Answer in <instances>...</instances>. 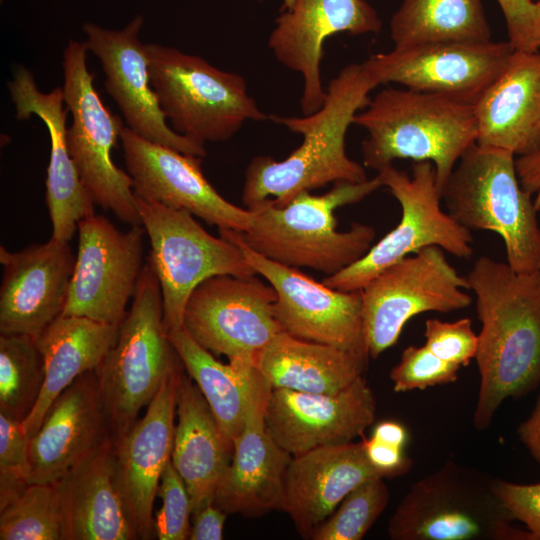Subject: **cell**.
Wrapping results in <instances>:
<instances>
[{"label":"cell","mask_w":540,"mask_h":540,"mask_svg":"<svg viewBox=\"0 0 540 540\" xmlns=\"http://www.w3.org/2000/svg\"><path fill=\"white\" fill-rule=\"evenodd\" d=\"M466 280L481 322L473 424L482 431L506 399L523 396L540 384V268L517 273L507 263L483 256Z\"/></svg>","instance_id":"1"},{"label":"cell","mask_w":540,"mask_h":540,"mask_svg":"<svg viewBox=\"0 0 540 540\" xmlns=\"http://www.w3.org/2000/svg\"><path fill=\"white\" fill-rule=\"evenodd\" d=\"M378 85L363 63L340 70L327 89L323 106L310 115H270L275 123L303 136V142L284 160L256 156L245 169L242 202L253 209L266 200L285 206L298 194L329 183L368 180L364 167L346 153L345 137L353 118L369 102Z\"/></svg>","instance_id":"2"},{"label":"cell","mask_w":540,"mask_h":540,"mask_svg":"<svg viewBox=\"0 0 540 540\" xmlns=\"http://www.w3.org/2000/svg\"><path fill=\"white\" fill-rule=\"evenodd\" d=\"M353 124L368 133L362 142L364 166L380 171L396 159L430 161L441 196L478 134L474 105L408 88L381 90Z\"/></svg>","instance_id":"3"},{"label":"cell","mask_w":540,"mask_h":540,"mask_svg":"<svg viewBox=\"0 0 540 540\" xmlns=\"http://www.w3.org/2000/svg\"><path fill=\"white\" fill-rule=\"evenodd\" d=\"M382 187L378 176L361 183L336 182L323 195L298 194L285 206L266 200L253 209L252 221L240 239L262 256L290 267L336 274L362 258L373 245L372 226L353 223L337 231L335 210L361 201Z\"/></svg>","instance_id":"4"},{"label":"cell","mask_w":540,"mask_h":540,"mask_svg":"<svg viewBox=\"0 0 540 540\" xmlns=\"http://www.w3.org/2000/svg\"><path fill=\"white\" fill-rule=\"evenodd\" d=\"M514 154L478 144L460 158L442 192L447 212L469 230L498 234L517 273L540 268L537 208L518 179Z\"/></svg>","instance_id":"5"},{"label":"cell","mask_w":540,"mask_h":540,"mask_svg":"<svg viewBox=\"0 0 540 540\" xmlns=\"http://www.w3.org/2000/svg\"><path fill=\"white\" fill-rule=\"evenodd\" d=\"M182 365L164 325L159 281L147 261L117 340L97 368L114 438L133 426L166 377Z\"/></svg>","instance_id":"6"},{"label":"cell","mask_w":540,"mask_h":540,"mask_svg":"<svg viewBox=\"0 0 540 540\" xmlns=\"http://www.w3.org/2000/svg\"><path fill=\"white\" fill-rule=\"evenodd\" d=\"M482 473L447 462L416 481L388 522L393 540H532Z\"/></svg>","instance_id":"7"},{"label":"cell","mask_w":540,"mask_h":540,"mask_svg":"<svg viewBox=\"0 0 540 540\" xmlns=\"http://www.w3.org/2000/svg\"><path fill=\"white\" fill-rule=\"evenodd\" d=\"M151 85L171 128L195 142H223L247 121L268 119L243 76L174 47L146 43Z\"/></svg>","instance_id":"8"},{"label":"cell","mask_w":540,"mask_h":540,"mask_svg":"<svg viewBox=\"0 0 540 540\" xmlns=\"http://www.w3.org/2000/svg\"><path fill=\"white\" fill-rule=\"evenodd\" d=\"M382 186L399 202L402 214L397 226L373 244L352 265L327 276L323 283L342 291L362 290L387 267L418 251L437 246L458 258L473 255V237L440 205L435 166L430 161L412 165V173L393 164L378 171Z\"/></svg>","instance_id":"9"},{"label":"cell","mask_w":540,"mask_h":540,"mask_svg":"<svg viewBox=\"0 0 540 540\" xmlns=\"http://www.w3.org/2000/svg\"><path fill=\"white\" fill-rule=\"evenodd\" d=\"M135 197L151 245L147 261L160 284L167 333L183 328L187 300L204 280L257 274L236 244L209 234L190 212Z\"/></svg>","instance_id":"10"},{"label":"cell","mask_w":540,"mask_h":540,"mask_svg":"<svg viewBox=\"0 0 540 540\" xmlns=\"http://www.w3.org/2000/svg\"><path fill=\"white\" fill-rule=\"evenodd\" d=\"M85 42L70 40L63 53L64 102L72 116L66 146L92 200L130 226L142 225L133 181L112 161V148L126 125L111 113L94 86L87 67Z\"/></svg>","instance_id":"11"},{"label":"cell","mask_w":540,"mask_h":540,"mask_svg":"<svg viewBox=\"0 0 540 540\" xmlns=\"http://www.w3.org/2000/svg\"><path fill=\"white\" fill-rule=\"evenodd\" d=\"M444 250L424 248L375 276L362 291V315L369 357L377 358L399 339L405 324L425 312L466 308L471 297Z\"/></svg>","instance_id":"12"},{"label":"cell","mask_w":540,"mask_h":540,"mask_svg":"<svg viewBox=\"0 0 540 540\" xmlns=\"http://www.w3.org/2000/svg\"><path fill=\"white\" fill-rule=\"evenodd\" d=\"M275 289L254 276L215 275L187 300L183 327L204 349L255 364L283 331L273 313Z\"/></svg>","instance_id":"13"},{"label":"cell","mask_w":540,"mask_h":540,"mask_svg":"<svg viewBox=\"0 0 540 540\" xmlns=\"http://www.w3.org/2000/svg\"><path fill=\"white\" fill-rule=\"evenodd\" d=\"M236 244L257 274L275 289L273 313L284 332L369 358L362 315V291H342L270 260L248 247L237 231L219 229Z\"/></svg>","instance_id":"14"},{"label":"cell","mask_w":540,"mask_h":540,"mask_svg":"<svg viewBox=\"0 0 540 540\" xmlns=\"http://www.w3.org/2000/svg\"><path fill=\"white\" fill-rule=\"evenodd\" d=\"M78 250L62 315L119 325L143 269L145 228L121 231L92 214L78 223Z\"/></svg>","instance_id":"15"},{"label":"cell","mask_w":540,"mask_h":540,"mask_svg":"<svg viewBox=\"0 0 540 540\" xmlns=\"http://www.w3.org/2000/svg\"><path fill=\"white\" fill-rule=\"evenodd\" d=\"M513 52L508 41L441 42L373 54L363 65L377 85L397 83L474 105Z\"/></svg>","instance_id":"16"},{"label":"cell","mask_w":540,"mask_h":540,"mask_svg":"<svg viewBox=\"0 0 540 540\" xmlns=\"http://www.w3.org/2000/svg\"><path fill=\"white\" fill-rule=\"evenodd\" d=\"M143 18L137 15L121 30L85 23V44L99 59L104 86L121 111L126 127L142 138L188 155L206 156L205 145L168 125L151 85L146 43L139 39Z\"/></svg>","instance_id":"17"},{"label":"cell","mask_w":540,"mask_h":540,"mask_svg":"<svg viewBox=\"0 0 540 540\" xmlns=\"http://www.w3.org/2000/svg\"><path fill=\"white\" fill-rule=\"evenodd\" d=\"M120 141L136 195L184 209L219 229H249L252 212L217 192L202 172L201 157L148 141L126 126Z\"/></svg>","instance_id":"18"},{"label":"cell","mask_w":540,"mask_h":540,"mask_svg":"<svg viewBox=\"0 0 540 540\" xmlns=\"http://www.w3.org/2000/svg\"><path fill=\"white\" fill-rule=\"evenodd\" d=\"M382 22L365 0H295L275 19L268 46L275 58L303 77L301 110L310 115L326 99L320 63L325 40L336 33H378Z\"/></svg>","instance_id":"19"},{"label":"cell","mask_w":540,"mask_h":540,"mask_svg":"<svg viewBox=\"0 0 540 540\" xmlns=\"http://www.w3.org/2000/svg\"><path fill=\"white\" fill-rule=\"evenodd\" d=\"M376 400L361 376L337 393L273 389L265 423L276 443L291 456L323 446L351 443L373 424Z\"/></svg>","instance_id":"20"},{"label":"cell","mask_w":540,"mask_h":540,"mask_svg":"<svg viewBox=\"0 0 540 540\" xmlns=\"http://www.w3.org/2000/svg\"><path fill=\"white\" fill-rule=\"evenodd\" d=\"M76 261L67 241L51 237L11 252L0 246V334L36 339L62 315Z\"/></svg>","instance_id":"21"},{"label":"cell","mask_w":540,"mask_h":540,"mask_svg":"<svg viewBox=\"0 0 540 540\" xmlns=\"http://www.w3.org/2000/svg\"><path fill=\"white\" fill-rule=\"evenodd\" d=\"M183 367L166 377L144 416L113 440L116 482L137 537L142 540L155 536L153 504L172 456L176 389Z\"/></svg>","instance_id":"22"},{"label":"cell","mask_w":540,"mask_h":540,"mask_svg":"<svg viewBox=\"0 0 540 540\" xmlns=\"http://www.w3.org/2000/svg\"><path fill=\"white\" fill-rule=\"evenodd\" d=\"M114 439L97 369L80 375L53 402L29 439V484L55 483Z\"/></svg>","instance_id":"23"},{"label":"cell","mask_w":540,"mask_h":540,"mask_svg":"<svg viewBox=\"0 0 540 540\" xmlns=\"http://www.w3.org/2000/svg\"><path fill=\"white\" fill-rule=\"evenodd\" d=\"M16 117L40 118L50 137V158L47 167L45 201L52 225L51 237L69 242L78 223L94 214V201L84 186L66 146V119L62 87L49 92L39 90L33 74L18 66L8 84Z\"/></svg>","instance_id":"24"},{"label":"cell","mask_w":540,"mask_h":540,"mask_svg":"<svg viewBox=\"0 0 540 540\" xmlns=\"http://www.w3.org/2000/svg\"><path fill=\"white\" fill-rule=\"evenodd\" d=\"M375 477L384 478L369 461L363 442L312 449L292 456L281 509L299 534L311 539L354 488Z\"/></svg>","instance_id":"25"},{"label":"cell","mask_w":540,"mask_h":540,"mask_svg":"<svg viewBox=\"0 0 540 540\" xmlns=\"http://www.w3.org/2000/svg\"><path fill=\"white\" fill-rule=\"evenodd\" d=\"M272 388L253 402L244 429L234 440L233 456L213 504L227 514L259 517L281 509L284 480L292 456L267 430L266 406Z\"/></svg>","instance_id":"26"},{"label":"cell","mask_w":540,"mask_h":540,"mask_svg":"<svg viewBox=\"0 0 540 540\" xmlns=\"http://www.w3.org/2000/svg\"><path fill=\"white\" fill-rule=\"evenodd\" d=\"M113 440L54 483L61 511L62 540L138 539L116 482Z\"/></svg>","instance_id":"27"},{"label":"cell","mask_w":540,"mask_h":540,"mask_svg":"<svg viewBox=\"0 0 540 540\" xmlns=\"http://www.w3.org/2000/svg\"><path fill=\"white\" fill-rule=\"evenodd\" d=\"M476 144L525 155L537 149L540 52L515 51L474 104Z\"/></svg>","instance_id":"28"},{"label":"cell","mask_w":540,"mask_h":540,"mask_svg":"<svg viewBox=\"0 0 540 540\" xmlns=\"http://www.w3.org/2000/svg\"><path fill=\"white\" fill-rule=\"evenodd\" d=\"M176 413L171 460L186 485L193 514L214 502L234 446L198 386L183 371L177 383Z\"/></svg>","instance_id":"29"},{"label":"cell","mask_w":540,"mask_h":540,"mask_svg":"<svg viewBox=\"0 0 540 540\" xmlns=\"http://www.w3.org/2000/svg\"><path fill=\"white\" fill-rule=\"evenodd\" d=\"M118 328L86 317L60 315L36 338L45 378L34 407L21 422L29 438L38 431L56 398L80 375L102 364L117 340Z\"/></svg>","instance_id":"30"},{"label":"cell","mask_w":540,"mask_h":540,"mask_svg":"<svg viewBox=\"0 0 540 540\" xmlns=\"http://www.w3.org/2000/svg\"><path fill=\"white\" fill-rule=\"evenodd\" d=\"M368 358L317 342L277 334L256 366L273 389L337 393L363 376Z\"/></svg>","instance_id":"31"},{"label":"cell","mask_w":540,"mask_h":540,"mask_svg":"<svg viewBox=\"0 0 540 540\" xmlns=\"http://www.w3.org/2000/svg\"><path fill=\"white\" fill-rule=\"evenodd\" d=\"M188 375L195 381L226 437L244 429L255 399L272 388L257 366L241 360L223 364L183 328L168 333Z\"/></svg>","instance_id":"32"},{"label":"cell","mask_w":540,"mask_h":540,"mask_svg":"<svg viewBox=\"0 0 540 540\" xmlns=\"http://www.w3.org/2000/svg\"><path fill=\"white\" fill-rule=\"evenodd\" d=\"M394 48L491 40L482 0H403L390 20Z\"/></svg>","instance_id":"33"},{"label":"cell","mask_w":540,"mask_h":540,"mask_svg":"<svg viewBox=\"0 0 540 540\" xmlns=\"http://www.w3.org/2000/svg\"><path fill=\"white\" fill-rule=\"evenodd\" d=\"M45 378L36 339L0 334V413L22 422L34 407Z\"/></svg>","instance_id":"34"},{"label":"cell","mask_w":540,"mask_h":540,"mask_svg":"<svg viewBox=\"0 0 540 540\" xmlns=\"http://www.w3.org/2000/svg\"><path fill=\"white\" fill-rule=\"evenodd\" d=\"M1 540H62L59 497L54 483H31L0 509Z\"/></svg>","instance_id":"35"},{"label":"cell","mask_w":540,"mask_h":540,"mask_svg":"<svg viewBox=\"0 0 540 540\" xmlns=\"http://www.w3.org/2000/svg\"><path fill=\"white\" fill-rule=\"evenodd\" d=\"M389 502L383 477L368 479L354 488L336 510L314 531L313 540H360Z\"/></svg>","instance_id":"36"},{"label":"cell","mask_w":540,"mask_h":540,"mask_svg":"<svg viewBox=\"0 0 540 540\" xmlns=\"http://www.w3.org/2000/svg\"><path fill=\"white\" fill-rule=\"evenodd\" d=\"M29 439L20 421L0 413V509L29 485Z\"/></svg>","instance_id":"37"},{"label":"cell","mask_w":540,"mask_h":540,"mask_svg":"<svg viewBox=\"0 0 540 540\" xmlns=\"http://www.w3.org/2000/svg\"><path fill=\"white\" fill-rule=\"evenodd\" d=\"M459 369L437 357L425 345L409 346L389 376L395 392H407L455 382Z\"/></svg>","instance_id":"38"},{"label":"cell","mask_w":540,"mask_h":540,"mask_svg":"<svg viewBox=\"0 0 540 540\" xmlns=\"http://www.w3.org/2000/svg\"><path fill=\"white\" fill-rule=\"evenodd\" d=\"M162 504L155 518V536L159 540L189 538L191 498L180 474L170 459L162 473L157 492Z\"/></svg>","instance_id":"39"},{"label":"cell","mask_w":540,"mask_h":540,"mask_svg":"<svg viewBox=\"0 0 540 540\" xmlns=\"http://www.w3.org/2000/svg\"><path fill=\"white\" fill-rule=\"evenodd\" d=\"M425 346L440 359L454 365L466 366L475 358L478 335L469 318L454 322L428 319L425 322Z\"/></svg>","instance_id":"40"},{"label":"cell","mask_w":540,"mask_h":540,"mask_svg":"<svg viewBox=\"0 0 540 540\" xmlns=\"http://www.w3.org/2000/svg\"><path fill=\"white\" fill-rule=\"evenodd\" d=\"M515 51L540 52V0H497Z\"/></svg>","instance_id":"41"},{"label":"cell","mask_w":540,"mask_h":540,"mask_svg":"<svg viewBox=\"0 0 540 540\" xmlns=\"http://www.w3.org/2000/svg\"><path fill=\"white\" fill-rule=\"evenodd\" d=\"M493 490L512 518L522 522L540 540V482L518 484L501 479L492 481Z\"/></svg>","instance_id":"42"},{"label":"cell","mask_w":540,"mask_h":540,"mask_svg":"<svg viewBox=\"0 0 540 540\" xmlns=\"http://www.w3.org/2000/svg\"><path fill=\"white\" fill-rule=\"evenodd\" d=\"M362 442L369 461L384 477L406 473L412 465L401 447L381 442L373 437Z\"/></svg>","instance_id":"43"},{"label":"cell","mask_w":540,"mask_h":540,"mask_svg":"<svg viewBox=\"0 0 540 540\" xmlns=\"http://www.w3.org/2000/svg\"><path fill=\"white\" fill-rule=\"evenodd\" d=\"M227 513L213 503L205 505L192 514L190 540H221Z\"/></svg>","instance_id":"44"},{"label":"cell","mask_w":540,"mask_h":540,"mask_svg":"<svg viewBox=\"0 0 540 540\" xmlns=\"http://www.w3.org/2000/svg\"><path fill=\"white\" fill-rule=\"evenodd\" d=\"M517 176L522 188L530 194L537 193L535 206L540 209V146L515 160Z\"/></svg>","instance_id":"45"},{"label":"cell","mask_w":540,"mask_h":540,"mask_svg":"<svg viewBox=\"0 0 540 540\" xmlns=\"http://www.w3.org/2000/svg\"><path fill=\"white\" fill-rule=\"evenodd\" d=\"M517 433L531 457L540 464V394L530 415L518 426Z\"/></svg>","instance_id":"46"},{"label":"cell","mask_w":540,"mask_h":540,"mask_svg":"<svg viewBox=\"0 0 540 540\" xmlns=\"http://www.w3.org/2000/svg\"><path fill=\"white\" fill-rule=\"evenodd\" d=\"M372 437L381 442L403 448L407 441V431L399 423L384 421L375 426Z\"/></svg>","instance_id":"47"},{"label":"cell","mask_w":540,"mask_h":540,"mask_svg":"<svg viewBox=\"0 0 540 540\" xmlns=\"http://www.w3.org/2000/svg\"><path fill=\"white\" fill-rule=\"evenodd\" d=\"M295 0H283L281 10H287L289 9L293 4Z\"/></svg>","instance_id":"48"},{"label":"cell","mask_w":540,"mask_h":540,"mask_svg":"<svg viewBox=\"0 0 540 540\" xmlns=\"http://www.w3.org/2000/svg\"><path fill=\"white\" fill-rule=\"evenodd\" d=\"M537 139H538V142L540 144V123H539L538 128H537Z\"/></svg>","instance_id":"49"}]
</instances>
